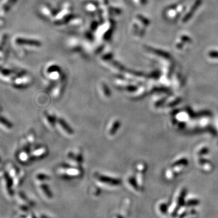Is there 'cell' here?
<instances>
[{"label": "cell", "mask_w": 218, "mask_h": 218, "mask_svg": "<svg viewBox=\"0 0 218 218\" xmlns=\"http://www.w3.org/2000/svg\"><path fill=\"white\" fill-rule=\"evenodd\" d=\"M42 218H48V217H46V216H42ZM48 218H50V217H48Z\"/></svg>", "instance_id": "2e32d148"}, {"label": "cell", "mask_w": 218, "mask_h": 218, "mask_svg": "<svg viewBox=\"0 0 218 218\" xmlns=\"http://www.w3.org/2000/svg\"><path fill=\"white\" fill-rule=\"evenodd\" d=\"M121 123L119 120H115L111 124L110 127L109 129V135L110 136H113L115 135V133L117 132L118 130L120 127Z\"/></svg>", "instance_id": "277c9868"}, {"label": "cell", "mask_w": 218, "mask_h": 218, "mask_svg": "<svg viewBox=\"0 0 218 218\" xmlns=\"http://www.w3.org/2000/svg\"><path fill=\"white\" fill-rule=\"evenodd\" d=\"M20 159L23 160V161H26V160H27V155L24 153H21L20 155Z\"/></svg>", "instance_id": "7c38bea8"}, {"label": "cell", "mask_w": 218, "mask_h": 218, "mask_svg": "<svg viewBox=\"0 0 218 218\" xmlns=\"http://www.w3.org/2000/svg\"><path fill=\"white\" fill-rule=\"evenodd\" d=\"M47 150L46 148L42 147L40 148L38 150H36V151L34 152L33 153V155L34 157H37V158H43L44 157V156L47 154Z\"/></svg>", "instance_id": "8992f818"}, {"label": "cell", "mask_w": 218, "mask_h": 218, "mask_svg": "<svg viewBox=\"0 0 218 218\" xmlns=\"http://www.w3.org/2000/svg\"><path fill=\"white\" fill-rule=\"evenodd\" d=\"M60 173L61 175L68 178L78 177L82 173L78 168H64L63 167L60 170Z\"/></svg>", "instance_id": "7a4b0ae2"}, {"label": "cell", "mask_w": 218, "mask_h": 218, "mask_svg": "<svg viewBox=\"0 0 218 218\" xmlns=\"http://www.w3.org/2000/svg\"><path fill=\"white\" fill-rule=\"evenodd\" d=\"M167 210H168L167 207L166 205H165V204H162L161 206L159 207V210L161 211V212L163 214H166L167 211Z\"/></svg>", "instance_id": "8fae6325"}, {"label": "cell", "mask_w": 218, "mask_h": 218, "mask_svg": "<svg viewBox=\"0 0 218 218\" xmlns=\"http://www.w3.org/2000/svg\"><path fill=\"white\" fill-rule=\"evenodd\" d=\"M41 190H42V193H44V195H45V196L48 199H51L53 196L52 193L51 191L50 190L49 187H48L46 184H42V185L40 186Z\"/></svg>", "instance_id": "52a82bcc"}, {"label": "cell", "mask_w": 218, "mask_h": 218, "mask_svg": "<svg viewBox=\"0 0 218 218\" xmlns=\"http://www.w3.org/2000/svg\"><path fill=\"white\" fill-rule=\"evenodd\" d=\"M1 158H0V163H1Z\"/></svg>", "instance_id": "e0dca14e"}, {"label": "cell", "mask_w": 218, "mask_h": 218, "mask_svg": "<svg viewBox=\"0 0 218 218\" xmlns=\"http://www.w3.org/2000/svg\"><path fill=\"white\" fill-rule=\"evenodd\" d=\"M45 118L47 121V124L48 125V127H49L50 129L54 128L55 124V118L54 116L48 113H46Z\"/></svg>", "instance_id": "5b68a950"}, {"label": "cell", "mask_w": 218, "mask_h": 218, "mask_svg": "<svg viewBox=\"0 0 218 218\" xmlns=\"http://www.w3.org/2000/svg\"><path fill=\"white\" fill-rule=\"evenodd\" d=\"M58 123L59 124L60 127L64 131L65 133L69 135H72V134H74V130H72V129L69 127V125L67 124V123L64 119H59L58 120Z\"/></svg>", "instance_id": "3957f363"}, {"label": "cell", "mask_w": 218, "mask_h": 218, "mask_svg": "<svg viewBox=\"0 0 218 218\" xmlns=\"http://www.w3.org/2000/svg\"><path fill=\"white\" fill-rule=\"evenodd\" d=\"M0 123L4 125L5 127H7V129H11L13 128V124L9 121L8 119L6 118H5L3 116L0 115Z\"/></svg>", "instance_id": "ba28073f"}, {"label": "cell", "mask_w": 218, "mask_h": 218, "mask_svg": "<svg viewBox=\"0 0 218 218\" xmlns=\"http://www.w3.org/2000/svg\"><path fill=\"white\" fill-rule=\"evenodd\" d=\"M2 175H3V173L2 172H0V176H2Z\"/></svg>", "instance_id": "9a60e30c"}, {"label": "cell", "mask_w": 218, "mask_h": 218, "mask_svg": "<svg viewBox=\"0 0 218 218\" xmlns=\"http://www.w3.org/2000/svg\"><path fill=\"white\" fill-rule=\"evenodd\" d=\"M197 203H198V202L197 201H190V202H188V205H190V206H193V205H197Z\"/></svg>", "instance_id": "4fadbf2b"}, {"label": "cell", "mask_w": 218, "mask_h": 218, "mask_svg": "<svg viewBox=\"0 0 218 218\" xmlns=\"http://www.w3.org/2000/svg\"><path fill=\"white\" fill-rule=\"evenodd\" d=\"M113 218H124V217L122 216H121V215H116Z\"/></svg>", "instance_id": "5bb4252c"}, {"label": "cell", "mask_w": 218, "mask_h": 218, "mask_svg": "<svg viewBox=\"0 0 218 218\" xmlns=\"http://www.w3.org/2000/svg\"><path fill=\"white\" fill-rule=\"evenodd\" d=\"M36 178L38 179V180H46V179L49 178L48 176H47L45 174H38L36 176Z\"/></svg>", "instance_id": "9c48e42d"}, {"label": "cell", "mask_w": 218, "mask_h": 218, "mask_svg": "<svg viewBox=\"0 0 218 218\" xmlns=\"http://www.w3.org/2000/svg\"><path fill=\"white\" fill-rule=\"evenodd\" d=\"M95 178L100 184H103L105 186L118 187L121 184V181L118 179L112 178L104 175H99V174H96Z\"/></svg>", "instance_id": "6da1fadb"}, {"label": "cell", "mask_w": 218, "mask_h": 218, "mask_svg": "<svg viewBox=\"0 0 218 218\" xmlns=\"http://www.w3.org/2000/svg\"><path fill=\"white\" fill-rule=\"evenodd\" d=\"M103 89H104L103 92V95L106 97H109L110 96V92L109 89L107 88V87H106L105 85H103Z\"/></svg>", "instance_id": "30bf717a"}]
</instances>
